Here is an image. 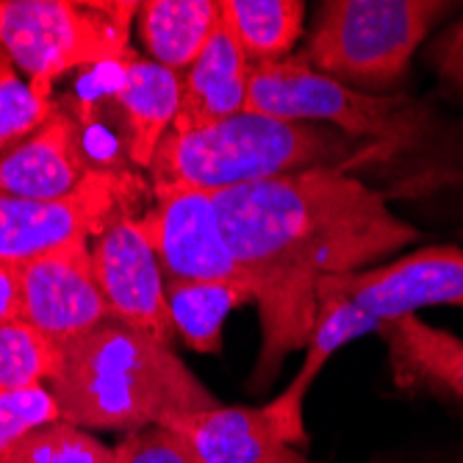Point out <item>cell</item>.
<instances>
[{
  "mask_svg": "<svg viewBox=\"0 0 463 463\" xmlns=\"http://www.w3.org/2000/svg\"><path fill=\"white\" fill-rule=\"evenodd\" d=\"M98 170L87 153L78 119L56 109V114L23 145L0 153V194L25 200H53L75 192Z\"/></svg>",
  "mask_w": 463,
  "mask_h": 463,
  "instance_id": "13",
  "label": "cell"
},
{
  "mask_svg": "<svg viewBox=\"0 0 463 463\" xmlns=\"http://www.w3.org/2000/svg\"><path fill=\"white\" fill-rule=\"evenodd\" d=\"M319 300L350 303L381 327L428 306H463V250L425 247L386 267L325 278Z\"/></svg>",
  "mask_w": 463,
  "mask_h": 463,
  "instance_id": "8",
  "label": "cell"
},
{
  "mask_svg": "<svg viewBox=\"0 0 463 463\" xmlns=\"http://www.w3.org/2000/svg\"><path fill=\"white\" fill-rule=\"evenodd\" d=\"M433 61L439 75L463 92V20L455 23L433 48Z\"/></svg>",
  "mask_w": 463,
  "mask_h": 463,
  "instance_id": "26",
  "label": "cell"
},
{
  "mask_svg": "<svg viewBox=\"0 0 463 463\" xmlns=\"http://www.w3.org/2000/svg\"><path fill=\"white\" fill-rule=\"evenodd\" d=\"M139 4L78 0H0V51L42 92L53 80L90 64L128 59V31Z\"/></svg>",
  "mask_w": 463,
  "mask_h": 463,
  "instance_id": "5",
  "label": "cell"
},
{
  "mask_svg": "<svg viewBox=\"0 0 463 463\" xmlns=\"http://www.w3.org/2000/svg\"><path fill=\"white\" fill-rule=\"evenodd\" d=\"M220 20L250 64L280 61L294 48L306 4L300 0H220Z\"/></svg>",
  "mask_w": 463,
  "mask_h": 463,
  "instance_id": "19",
  "label": "cell"
},
{
  "mask_svg": "<svg viewBox=\"0 0 463 463\" xmlns=\"http://www.w3.org/2000/svg\"><path fill=\"white\" fill-rule=\"evenodd\" d=\"M377 330H381V325H377L372 317H366L364 311H358L355 306L342 303V300H319L317 322L308 335V355H306L300 372L294 374V381L272 402L264 405L267 416L272 419V425L291 447L308 441L303 408H306V397L317 381V374L322 372V366L345 345L361 339L366 333H377Z\"/></svg>",
  "mask_w": 463,
  "mask_h": 463,
  "instance_id": "17",
  "label": "cell"
},
{
  "mask_svg": "<svg viewBox=\"0 0 463 463\" xmlns=\"http://www.w3.org/2000/svg\"><path fill=\"white\" fill-rule=\"evenodd\" d=\"M53 422H61V411L45 383L0 392V460L23 439Z\"/></svg>",
  "mask_w": 463,
  "mask_h": 463,
  "instance_id": "24",
  "label": "cell"
},
{
  "mask_svg": "<svg viewBox=\"0 0 463 463\" xmlns=\"http://www.w3.org/2000/svg\"><path fill=\"white\" fill-rule=\"evenodd\" d=\"M192 463H308L264 408L217 405L175 416L164 425Z\"/></svg>",
  "mask_w": 463,
  "mask_h": 463,
  "instance_id": "12",
  "label": "cell"
},
{
  "mask_svg": "<svg viewBox=\"0 0 463 463\" xmlns=\"http://www.w3.org/2000/svg\"><path fill=\"white\" fill-rule=\"evenodd\" d=\"M250 70V59L220 20L205 51L186 72H181V111L173 131H189L241 114L247 106Z\"/></svg>",
  "mask_w": 463,
  "mask_h": 463,
  "instance_id": "16",
  "label": "cell"
},
{
  "mask_svg": "<svg viewBox=\"0 0 463 463\" xmlns=\"http://www.w3.org/2000/svg\"><path fill=\"white\" fill-rule=\"evenodd\" d=\"M92 267L109 317L170 345L173 317L166 283L142 228V214H125L90 244Z\"/></svg>",
  "mask_w": 463,
  "mask_h": 463,
  "instance_id": "10",
  "label": "cell"
},
{
  "mask_svg": "<svg viewBox=\"0 0 463 463\" xmlns=\"http://www.w3.org/2000/svg\"><path fill=\"white\" fill-rule=\"evenodd\" d=\"M244 111L286 122L330 125L392 153L416 145L425 114L408 98H377L335 80L308 64L306 56L252 64Z\"/></svg>",
  "mask_w": 463,
  "mask_h": 463,
  "instance_id": "4",
  "label": "cell"
},
{
  "mask_svg": "<svg viewBox=\"0 0 463 463\" xmlns=\"http://www.w3.org/2000/svg\"><path fill=\"white\" fill-rule=\"evenodd\" d=\"M377 333L389 347L392 377L402 394L463 402V339L419 317L386 322Z\"/></svg>",
  "mask_w": 463,
  "mask_h": 463,
  "instance_id": "14",
  "label": "cell"
},
{
  "mask_svg": "<svg viewBox=\"0 0 463 463\" xmlns=\"http://www.w3.org/2000/svg\"><path fill=\"white\" fill-rule=\"evenodd\" d=\"M23 319V288L17 264L0 261V325Z\"/></svg>",
  "mask_w": 463,
  "mask_h": 463,
  "instance_id": "27",
  "label": "cell"
},
{
  "mask_svg": "<svg viewBox=\"0 0 463 463\" xmlns=\"http://www.w3.org/2000/svg\"><path fill=\"white\" fill-rule=\"evenodd\" d=\"M117 90L114 100L128 134V158L134 166L150 170L153 156L164 137L173 131L181 111V72L161 67L153 59L128 56L114 64Z\"/></svg>",
  "mask_w": 463,
  "mask_h": 463,
  "instance_id": "15",
  "label": "cell"
},
{
  "mask_svg": "<svg viewBox=\"0 0 463 463\" xmlns=\"http://www.w3.org/2000/svg\"><path fill=\"white\" fill-rule=\"evenodd\" d=\"M51 95H42L25 80L17 64L0 51V153H6L33 137L56 114Z\"/></svg>",
  "mask_w": 463,
  "mask_h": 463,
  "instance_id": "22",
  "label": "cell"
},
{
  "mask_svg": "<svg viewBox=\"0 0 463 463\" xmlns=\"http://www.w3.org/2000/svg\"><path fill=\"white\" fill-rule=\"evenodd\" d=\"M142 228L153 244L164 283H231L250 291L225 241L214 194L194 189L153 192V205L142 214Z\"/></svg>",
  "mask_w": 463,
  "mask_h": 463,
  "instance_id": "9",
  "label": "cell"
},
{
  "mask_svg": "<svg viewBox=\"0 0 463 463\" xmlns=\"http://www.w3.org/2000/svg\"><path fill=\"white\" fill-rule=\"evenodd\" d=\"M48 389L64 422L83 430L137 433L222 405L170 345L117 319L59 345Z\"/></svg>",
  "mask_w": 463,
  "mask_h": 463,
  "instance_id": "2",
  "label": "cell"
},
{
  "mask_svg": "<svg viewBox=\"0 0 463 463\" xmlns=\"http://www.w3.org/2000/svg\"><path fill=\"white\" fill-rule=\"evenodd\" d=\"M145 51L156 64L186 72L220 28L214 0H145L137 12Z\"/></svg>",
  "mask_w": 463,
  "mask_h": 463,
  "instance_id": "18",
  "label": "cell"
},
{
  "mask_svg": "<svg viewBox=\"0 0 463 463\" xmlns=\"http://www.w3.org/2000/svg\"><path fill=\"white\" fill-rule=\"evenodd\" d=\"M117 463H192L181 444L164 428L128 433L117 447Z\"/></svg>",
  "mask_w": 463,
  "mask_h": 463,
  "instance_id": "25",
  "label": "cell"
},
{
  "mask_svg": "<svg viewBox=\"0 0 463 463\" xmlns=\"http://www.w3.org/2000/svg\"><path fill=\"white\" fill-rule=\"evenodd\" d=\"M447 9L436 0H333L322 4L303 56L347 87H389Z\"/></svg>",
  "mask_w": 463,
  "mask_h": 463,
  "instance_id": "6",
  "label": "cell"
},
{
  "mask_svg": "<svg viewBox=\"0 0 463 463\" xmlns=\"http://www.w3.org/2000/svg\"><path fill=\"white\" fill-rule=\"evenodd\" d=\"M244 303L256 300L241 286L166 280V306H170L173 327L197 353H220L225 319Z\"/></svg>",
  "mask_w": 463,
  "mask_h": 463,
  "instance_id": "20",
  "label": "cell"
},
{
  "mask_svg": "<svg viewBox=\"0 0 463 463\" xmlns=\"http://www.w3.org/2000/svg\"><path fill=\"white\" fill-rule=\"evenodd\" d=\"M386 156L392 150L330 125L286 122L241 111L200 128L166 134L150 164V189L217 194L325 166L350 170V164Z\"/></svg>",
  "mask_w": 463,
  "mask_h": 463,
  "instance_id": "3",
  "label": "cell"
},
{
  "mask_svg": "<svg viewBox=\"0 0 463 463\" xmlns=\"http://www.w3.org/2000/svg\"><path fill=\"white\" fill-rule=\"evenodd\" d=\"M0 463H117V452L61 419L23 439Z\"/></svg>",
  "mask_w": 463,
  "mask_h": 463,
  "instance_id": "23",
  "label": "cell"
},
{
  "mask_svg": "<svg viewBox=\"0 0 463 463\" xmlns=\"http://www.w3.org/2000/svg\"><path fill=\"white\" fill-rule=\"evenodd\" d=\"M23 288V322L56 345L95 330L109 317L100 294L90 241H78L17 264Z\"/></svg>",
  "mask_w": 463,
  "mask_h": 463,
  "instance_id": "11",
  "label": "cell"
},
{
  "mask_svg": "<svg viewBox=\"0 0 463 463\" xmlns=\"http://www.w3.org/2000/svg\"><path fill=\"white\" fill-rule=\"evenodd\" d=\"M59 366V345L28 322L0 325V392L51 383Z\"/></svg>",
  "mask_w": 463,
  "mask_h": 463,
  "instance_id": "21",
  "label": "cell"
},
{
  "mask_svg": "<svg viewBox=\"0 0 463 463\" xmlns=\"http://www.w3.org/2000/svg\"><path fill=\"white\" fill-rule=\"evenodd\" d=\"M225 241L261 311V355L252 389H264L280 361L317 322L325 278L361 272L419 239L381 192L342 166L306 170L214 194Z\"/></svg>",
  "mask_w": 463,
  "mask_h": 463,
  "instance_id": "1",
  "label": "cell"
},
{
  "mask_svg": "<svg viewBox=\"0 0 463 463\" xmlns=\"http://www.w3.org/2000/svg\"><path fill=\"white\" fill-rule=\"evenodd\" d=\"M145 181L128 166H98L75 192L53 200L0 194V261L23 264L45 252L98 239L119 217L134 214Z\"/></svg>",
  "mask_w": 463,
  "mask_h": 463,
  "instance_id": "7",
  "label": "cell"
}]
</instances>
